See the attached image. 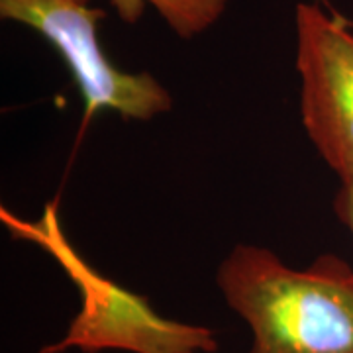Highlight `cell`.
Here are the masks:
<instances>
[{
  "label": "cell",
  "mask_w": 353,
  "mask_h": 353,
  "mask_svg": "<svg viewBox=\"0 0 353 353\" xmlns=\"http://www.w3.org/2000/svg\"><path fill=\"white\" fill-rule=\"evenodd\" d=\"M216 285L252 330L248 353H353V267L341 257L294 269L267 248L240 243Z\"/></svg>",
  "instance_id": "obj_1"
},
{
  "label": "cell",
  "mask_w": 353,
  "mask_h": 353,
  "mask_svg": "<svg viewBox=\"0 0 353 353\" xmlns=\"http://www.w3.org/2000/svg\"><path fill=\"white\" fill-rule=\"evenodd\" d=\"M59 228L57 214L51 208L38 224H20L22 238L41 243L61 263L81 292V310L69 324L63 340L46 345L38 353H63L69 347H79L85 353L102 350L214 353L218 350L214 330L159 316L145 299L94 271L69 245Z\"/></svg>",
  "instance_id": "obj_2"
},
{
  "label": "cell",
  "mask_w": 353,
  "mask_h": 353,
  "mask_svg": "<svg viewBox=\"0 0 353 353\" xmlns=\"http://www.w3.org/2000/svg\"><path fill=\"white\" fill-rule=\"evenodd\" d=\"M90 0H0L2 20L36 30L61 53L85 104V122L101 110L148 122L173 108V97L152 73H130L108 59L99 39L106 16Z\"/></svg>",
  "instance_id": "obj_3"
},
{
  "label": "cell",
  "mask_w": 353,
  "mask_h": 353,
  "mask_svg": "<svg viewBox=\"0 0 353 353\" xmlns=\"http://www.w3.org/2000/svg\"><path fill=\"white\" fill-rule=\"evenodd\" d=\"M301 116L318 155L353 181V32L338 14L301 2L294 12Z\"/></svg>",
  "instance_id": "obj_4"
},
{
  "label": "cell",
  "mask_w": 353,
  "mask_h": 353,
  "mask_svg": "<svg viewBox=\"0 0 353 353\" xmlns=\"http://www.w3.org/2000/svg\"><path fill=\"white\" fill-rule=\"evenodd\" d=\"M230 0H110L126 24H138L145 6H153L179 38L190 39L218 22Z\"/></svg>",
  "instance_id": "obj_5"
},
{
  "label": "cell",
  "mask_w": 353,
  "mask_h": 353,
  "mask_svg": "<svg viewBox=\"0 0 353 353\" xmlns=\"http://www.w3.org/2000/svg\"><path fill=\"white\" fill-rule=\"evenodd\" d=\"M336 214L350 228L353 236V181L341 183L340 190L336 194Z\"/></svg>",
  "instance_id": "obj_6"
}]
</instances>
